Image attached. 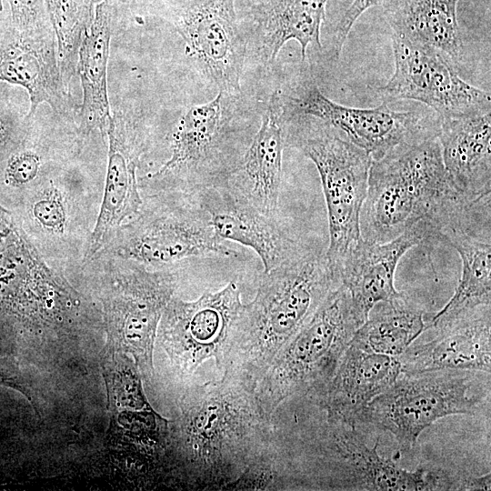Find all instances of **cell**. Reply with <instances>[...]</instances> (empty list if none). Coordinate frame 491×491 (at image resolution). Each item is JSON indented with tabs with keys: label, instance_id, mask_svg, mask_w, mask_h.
<instances>
[{
	"label": "cell",
	"instance_id": "obj_35",
	"mask_svg": "<svg viewBox=\"0 0 491 491\" xmlns=\"http://www.w3.org/2000/svg\"><path fill=\"white\" fill-rule=\"evenodd\" d=\"M3 9V0H0V11Z\"/></svg>",
	"mask_w": 491,
	"mask_h": 491
},
{
	"label": "cell",
	"instance_id": "obj_15",
	"mask_svg": "<svg viewBox=\"0 0 491 491\" xmlns=\"http://www.w3.org/2000/svg\"><path fill=\"white\" fill-rule=\"evenodd\" d=\"M176 29L203 72L229 95L241 93L246 45L234 0H192L180 12Z\"/></svg>",
	"mask_w": 491,
	"mask_h": 491
},
{
	"label": "cell",
	"instance_id": "obj_29",
	"mask_svg": "<svg viewBox=\"0 0 491 491\" xmlns=\"http://www.w3.org/2000/svg\"><path fill=\"white\" fill-rule=\"evenodd\" d=\"M10 5V27L29 31L50 25L45 0H6Z\"/></svg>",
	"mask_w": 491,
	"mask_h": 491
},
{
	"label": "cell",
	"instance_id": "obj_24",
	"mask_svg": "<svg viewBox=\"0 0 491 491\" xmlns=\"http://www.w3.org/2000/svg\"><path fill=\"white\" fill-rule=\"evenodd\" d=\"M458 0H385V17L394 36L433 51L456 67L463 42L456 17Z\"/></svg>",
	"mask_w": 491,
	"mask_h": 491
},
{
	"label": "cell",
	"instance_id": "obj_6",
	"mask_svg": "<svg viewBox=\"0 0 491 491\" xmlns=\"http://www.w3.org/2000/svg\"><path fill=\"white\" fill-rule=\"evenodd\" d=\"M115 231L104 245L106 251L142 265L237 256L216 234L197 193L161 191L142 203L138 212Z\"/></svg>",
	"mask_w": 491,
	"mask_h": 491
},
{
	"label": "cell",
	"instance_id": "obj_20",
	"mask_svg": "<svg viewBox=\"0 0 491 491\" xmlns=\"http://www.w3.org/2000/svg\"><path fill=\"white\" fill-rule=\"evenodd\" d=\"M280 95L269 98L260 128L225 185L263 214L279 217L286 130Z\"/></svg>",
	"mask_w": 491,
	"mask_h": 491
},
{
	"label": "cell",
	"instance_id": "obj_8",
	"mask_svg": "<svg viewBox=\"0 0 491 491\" xmlns=\"http://www.w3.org/2000/svg\"><path fill=\"white\" fill-rule=\"evenodd\" d=\"M289 142L316 165L326 200L328 265L339 280V269L361 238L360 213L366 198L371 155L322 123L302 125Z\"/></svg>",
	"mask_w": 491,
	"mask_h": 491
},
{
	"label": "cell",
	"instance_id": "obj_31",
	"mask_svg": "<svg viewBox=\"0 0 491 491\" xmlns=\"http://www.w3.org/2000/svg\"><path fill=\"white\" fill-rule=\"evenodd\" d=\"M39 170V156L33 151H20L9 158L5 176L14 185H25L34 180Z\"/></svg>",
	"mask_w": 491,
	"mask_h": 491
},
{
	"label": "cell",
	"instance_id": "obj_34",
	"mask_svg": "<svg viewBox=\"0 0 491 491\" xmlns=\"http://www.w3.org/2000/svg\"><path fill=\"white\" fill-rule=\"evenodd\" d=\"M89 1H91V2H92L93 4H95V5H97V4H99L100 2H103V1H105V0H89Z\"/></svg>",
	"mask_w": 491,
	"mask_h": 491
},
{
	"label": "cell",
	"instance_id": "obj_11",
	"mask_svg": "<svg viewBox=\"0 0 491 491\" xmlns=\"http://www.w3.org/2000/svg\"><path fill=\"white\" fill-rule=\"evenodd\" d=\"M283 116H307L379 159L397 145L436 136L435 126L411 111H395L386 102L374 108L340 105L326 97L314 83L290 95H280Z\"/></svg>",
	"mask_w": 491,
	"mask_h": 491
},
{
	"label": "cell",
	"instance_id": "obj_21",
	"mask_svg": "<svg viewBox=\"0 0 491 491\" xmlns=\"http://www.w3.org/2000/svg\"><path fill=\"white\" fill-rule=\"evenodd\" d=\"M424 343L412 344L398 360L401 373L437 370H470L490 373V306H481L466 317L437 331Z\"/></svg>",
	"mask_w": 491,
	"mask_h": 491
},
{
	"label": "cell",
	"instance_id": "obj_9",
	"mask_svg": "<svg viewBox=\"0 0 491 491\" xmlns=\"http://www.w3.org/2000/svg\"><path fill=\"white\" fill-rule=\"evenodd\" d=\"M132 262L115 268L112 292L104 302L105 346L131 356L142 376L149 378L159 321L177 286V276Z\"/></svg>",
	"mask_w": 491,
	"mask_h": 491
},
{
	"label": "cell",
	"instance_id": "obj_26",
	"mask_svg": "<svg viewBox=\"0 0 491 491\" xmlns=\"http://www.w3.org/2000/svg\"><path fill=\"white\" fill-rule=\"evenodd\" d=\"M327 0H259L253 16L261 32L265 57L272 62L284 45L296 40L305 60L309 45L321 48Z\"/></svg>",
	"mask_w": 491,
	"mask_h": 491
},
{
	"label": "cell",
	"instance_id": "obj_10",
	"mask_svg": "<svg viewBox=\"0 0 491 491\" xmlns=\"http://www.w3.org/2000/svg\"><path fill=\"white\" fill-rule=\"evenodd\" d=\"M242 306L241 290L235 280L218 291H205L193 301L169 300L155 342L178 376L187 378L211 358L220 370L223 348Z\"/></svg>",
	"mask_w": 491,
	"mask_h": 491
},
{
	"label": "cell",
	"instance_id": "obj_18",
	"mask_svg": "<svg viewBox=\"0 0 491 491\" xmlns=\"http://www.w3.org/2000/svg\"><path fill=\"white\" fill-rule=\"evenodd\" d=\"M108 165L100 212L91 235L88 257L99 252L110 235L140 209L136 170L144 151L137 124L120 111L112 116L106 130Z\"/></svg>",
	"mask_w": 491,
	"mask_h": 491
},
{
	"label": "cell",
	"instance_id": "obj_1",
	"mask_svg": "<svg viewBox=\"0 0 491 491\" xmlns=\"http://www.w3.org/2000/svg\"><path fill=\"white\" fill-rule=\"evenodd\" d=\"M273 418L256 389L234 377L187 386L169 421L166 463L192 490H226L267 448Z\"/></svg>",
	"mask_w": 491,
	"mask_h": 491
},
{
	"label": "cell",
	"instance_id": "obj_28",
	"mask_svg": "<svg viewBox=\"0 0 491 491\" xmlns=\"http://www.w3.org/2000/svg\"><path fill=\"white\" fill-rule=\"evenodd\" d=\"M45 5L56 41L62 76L69 88L81 42L94 19L95 4L89 0H45Z\"/></svg>",
	"mask_w": 491,
	"mask_h": 491
},
{
	"label": "cell",
	"instance_id": "obj_33",
	"mask_svg": "<svg viewBox=\"0 0 491 491\" xmlns=\"http://www.w3.org/2000/svg\"><path fill=\"white\" fill-rule=\"evenodd\" d=\"M7 95L0 90V147L5 146L13 135L26 126L30 121L27 115L22 117Z\"/></svg>",
	"mask_w": 491,
	"mask_h": 491
},
{
	"label": "cell",
	"instance_id": "obj_27",
	"mask_svg": "<svg viewBox=\"0 0 491 491\" xmlns=\"http://www.w3.org/2000/svg\"><path fill=\"white\" fill-rule=\"evenodd\" d=\"M424 316V310L401 293L376 303L350 344L367 352L398 357L426 330Z\"/></svg>",
	"mask_w": 491,
	"mask_h": 491
},
{
	"label": "cell",
	"instance_id": "obj_19",
	"mask_svg": "<svg viewBox=\"0 0 491 491\" xmlns=\"http://www.w3.org/2000/svg\"><path fill=\"white\" fill-rule=\"evenodd\" d=\"M400 375L398 357L350 344L328 382L305 397L325 412L326 420L356 426L359 413Z\"/></svg>",
	"mask_w": 491,
	"mask_h": 491
},
{
	"label": "cell",
	"instance_id": "obj_12",
	"mask_svg": "<svg viewBox=\"0 0 491 491\" xmlns=\"http://www.w3.org/2000/svg\"><path fill=\"white\" fill-rule=\"evenodd\" d=\"M395 70L377 91L388 103L396 99L421 102L440 118L491 112L490 94L464 81L440 55L392 35Z\"/></svg>",
	"mask_w": 491,
	"mask_h": 491
},
{
	"label": "cell",
	"instance_id": "obj_23",
	"mask_svg": "<svg viewBox=\"0 0 491 491\" xmlns=\"http://www.w3.org/2000/svg\"><path fill=\"white\" fill-rule=\"evenodd\" d=\"M440 119L437 138L455 186L469 199L490 194L491 112Z\"/></svg>",
	"mask_w": 491,
	"mask_h": 491
},
{
	"label": "cell",
	"instance_id": "obj_30",
	"mask_svg": "<svg viewBox=\"0 0 491 491\" xmlns=\"http://www.w3.org/2000/svg\"><path fill=\"white\" fill-rule=\"evenodd\" d=\"M34 215L47 230L62 233L65 225V211L62 195L56 188H50L34 205Z\"/></svg>",
	"mask_w": 491,
	"mask_h": 491
},
{
	"label": "cell",
	"instance_id": "obj_22",
	"mask_svg": "<svg viewBox=\"0 0 491 491\" xmlns=\"http://www.w3.org/2000/svg\"><path fill=\"white\" fill-rule=\"evenodd\" d=\"M428 239L427 229L416 225L384 243L361 237L347 254L338 277L347 288L355 306L366 318L376 303L401 294L395 287L397 265L409 249Z\"/></svg>",
	"mask_w": 491,
	"mask_h": 491
},
{
	"label": "cell",
	"instance_id": "obj_7",
	"mask_svg": "<svg viewBox=\"0 0 491 491\" xmlns=\"http://www.w3.org/2000/svg\"><path fill=\"white\" fill-rule=\"evenodd\" d=\"M437 370L404 374L374 398L357 416L356 426L367 424L392 434L401 451L411 449L420 434L452 415H474L490 392V373Z\"/></svg>",
	"mask_w": 491,
	"mask_h": 491
},
{
	"label": "cell",
	"instance_id": "obj_4",
	"mask_svg": "<svg viewBox=\"0 0 491 491\" xmlns=\"http://www.w3.org/2000/svg\"><path fill=\"white\" fill-rule=\"evenodd\" d=\"M356 426L326 420L305 444V466L296 467V488L321 490H464L465 476L419 466L407 470L367 445ZM299 464L291 466L294 467Z\"/></svg>",
	"mask_w": 491,
	"mask_h": 491
},
{
	"label": "cell",
	"instance_id": "obj_32",
	"mask_svg": "<svg viewBox=\"0 0 491 491\" xmlns=\"http://www.w3.org/2000/svg\"><path fill=\"white\" fill-rule=\"evenodd\" d=\"M385 0H354L350 6L339 19L335 29L334 50L339 56L343 45L350 33L355 22L368 8L382 5Z\"/></svg>",
	"mask_w": 491,
	"mask_h": 491
},
{
	"label": "cell",
	"instance_id": "obj_16",
	"mask_svg": "<svg viewBox=\"0 0 491 491\" xmlns=\"http://www.w3.org/2000/svg\"><path fill=\"white\" fill-rule=\"evenodd\" d=\"M0 82L27 91L30 120L43 103L59 115L72 113V99L60 70L51 25L29 31L8 28L0 42Z\"/></svg>",
	"mask_w": 491,
	"mask_h": 491
},
{
	"label": "cell",
	"instance_id": "obj_25",
	"mask_svg": "<svg viewBox=\"0 0 491 491\" xmlns=\"http://www.w3.org/2000/svg\"><path fill=\"white\" fill-rule=\"evenodd\" d=\"M115 9L105 0L95 5L92 24L81 42L76 71L83 103L80 127L84 133L99 129L106 134L112 115L107 94V65Z\"/></svg>",
	"mask_w": 491,
	"mask_h": 491
},
{
	"label": "cell",
	"instance_id": "obj_14",
	"mask_svg": "<svg viewBox=\"0 0 491 491\" xmlns=\"http://www.w3.org/2000/svg\"><path fill=\"white\" fill-rule=\"evenodd\" d=\"M101 363L111 439L144 458L166 459L169 420L149 403L133 358L105 346Z\"/></svg>",
	"mask_w": 491,
	"mask_h": 491
},
{
	"label": "cell",
	"instance_id": "obj_13",
	"mask_svg": "<svg viewBox=\"0 0 491 491\" xmlns=\"http://www.w3.org/2000/svg\"><path fill=\"white\" fill-rule=\"evenodd\" d=\"M490 201L488 194L468 202L436 234V240L457 251L462 272L453 296L427 323L426 330H443L491 304Z\"/></svg>",
	"mask_w": 491,
	"mask_h": 491
},
{
	"label": "cell",
	"instance_id": "obj_3",
	"mask_svg": "<svg viewBox=\"0 0 491 491\" xmlns=\"http://www.w3.org/2000/svg\"><path fill=\"white\" fill-rule=\"evenodd\" d=\"M467 200L445 168L437 135L401 144L372 159L360 213L361 237L384 243L423 225L435 239Z\"/></svg>",
	"mask_w": 491,
	"mask_h": 491
},
{
	"label": "cell",
	"instance_id": "obj_17",
	"mask_svg": "<svg viewBox=\"0 0 491 491\" xmlns=\"http://www.w3.org/2000/svg\"><path fill=\"white\" fill-rule=\"evenodd\" d=\"M220 238L253 249L268 272L309 248L296 239L279 217L266 215L225 184L197 193Z\"/></svg>",
	"mask_w": 491,
	"mask_h": 491
},
{
	"label": "cell",
	"instance_id": "obj_2",
	"mask_svg": "<svg viewBox=\"0 0 491 491\" xmlns=\"http://www.w3.org/2000/svg\"><path fill=\"white\" fill-rule=\"evenodd\" d=\"M340 284L326 254L308 249L264 272L255 298L242 306L222 351V376L256 389L278 351Z\"/></svg>",
	"mask_w": 491,
	"mask_h": 491
},
{
	"label": "cell",
	"instance_id": "obj_5",
	"mask_svg": "<svg viewBox=\"0 0 491 491\" xmlns=\"http://www.w3.org/2000/svg\"><path fill=\"white\" fill-rule=\"evenodd\" d=\"M366 319L344 285L333 289L257 382L256 393L266 414L273 418L287 399L324 386Z\"/></svg>",
	"mask_w": 491,
	"mask_h": 491
}]
</instances>
